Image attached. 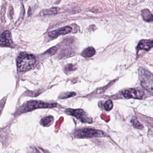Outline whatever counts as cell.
Wrapping results in <instances>:
<instances>
[{
  "label": "cell",
  "instance_id": "1",
  "mask_svg": "<svg viewBox=\"0 0 153 153\" xmlns=\"http://www.w3.org/2000/svg\"><path fill=\"white\" fill-rule=\"evenodd\" d=\"M36 62V59L33 55L28 53H21L17 59L18 69L20 71L29 70L33 68Z\"/></svg>",
  "mask_w": 153,
  "mask_h": 153
},
{
  "label": "cell",
  "instance_id": "2",
  "mask_svg": "<svg viewBox=\"0 0 153 153\" xmlns=\"http://www.w3.org/2000/svg\"><path fill=\"white\" fill-rule=\"evenodd\" d=\"M141 85L143 88L152 94L153 93V76L150 72L142 69L140 71Z\"/></svg>",
  "mask_w": 153,
  "mask_h": 153
},
{
  "label": "cell",
  "instance_id": "3",
  "mask_svg": "<svg viewBox=\"0 0 153 153\" xmlns=\"http://www.w3.org/2000/svg\"><path fill=\"white\" fill-rule=\"evenodd\" d=\"M76 135L78 138H92L102 137L104 133L101 131L94 129L83 128L78 130L76 132Z\"/></svg>",
  "mask_w": 153,
  "mask_h": 153
},
{
  "label": "cell",
  "instance_id": "4",
  "mask_svg": "<svg viewBox=\"0 0 153 153\" xmlns=\"http://www.w3.org/2000/svg\"><path fill=\"white\" fill-rule=\"evenodd\" d=\"M57 104L47 103L41 101H33L26 104L23 110L25 112L29 111L39 108H52L56 107Z\"/></svg>",
  "mask_w": 153,
  "mask_h": 153
},
{
  "label": "cell",
  "instance_id": "5",
  "mask_svg": "<svg viewBox=\"0 0 153 153\" xmlns=\"http://www.w3.org/2000/svg\"><path fill=\"white\" fill-rule=\"evenodd\" d=\"M66 112L70 115H72L77 119H79L84 123L92 122L91 119L89 118L86 114L85 112L81 109H68L66 110Z\"/></svg>",
  "mask_w": 153,
  "mask_h": 153
},
{
  "label": "cell",
  "instance_id": "6",
  "mask_svg": "<svg viewBox=\"0 0 153 153\" xmlns=\"http://www.w3.org/2000/svg\"><path fill=\"white\" fill-rule=\"evenodd\" d=\"M123 94L126 98L141 99L144 96V92L141 89H131L124 91Z\"/></svg>",
  "mask_w": 153,
  "mask_h": 153
},
{
  "label": "cell",
  "instance_id": "7",
  "mask_svg": "<svg viewBox=\"0 0 153 153\" xmlns=\"http://www.w3.org/2000/svg\"><path fill=\"white\" fill-rule=\"evenodd\" d=\"M72 31V28L69 26L64 27L50 32L49 33L50 37L56 38L59 36L64 35L69 33Z\"/></svg>",
  "mask_w": 153,
  "mask_h": 153
},
{
  "label": "cell",
  "instance_id": "8",
  "mask_svg": "<svg viewBox=\"0 0 153 153\" xmlns=\"http://www.w3.org/2000/svg\"><path fill=\"white\" fill-rule=\"evenodd\" d=\"M12 42L11 33L9 31H6L0 35V45L8 46Z\"/></svg>",
  "mask_w": 153,
  "mask_h": 153
},
{
  "label": "cell",
  "instance_id": "9",
  "mask_svg": "<svg viewBox=\"0 0 153 153\" xmlns=\"http://www.w3.org/2000/svg\"><path fill=\"white\" fill-rule=\"evenodd\" d=\"M153 47V41L152 40H141L137 46L138 50H145L149 51Z\"/></svg>",
  "mask_w": 153,
  "mask_h": 153
},
{
  "label": "cell",
  "instance_id": "10",
  "mask_svg": "<svg viewBox=\"0 0 153 153\" xmlns=\"http://www.w3.org/2000/svg\"><path fill=\"white\" fill-rule=\"evenodd\" d=\"M95 49L93 47H90L85 49L81 53V55L85 58H90L95 55Z\"/></svg>",
  "mask_w": 153,
  "mask_h": 153
},
{
  "label": "cell",
  "instance_id": "11",
  "mask_svg": "<svg viewBox=\"0 0 153 153\" xmlns=\"http://www.w3.org/2000/svg\"><path fill=\"white\" fill-rule=\"evenodd\" d=\"M142 16L145 21L148 22L153 21V16L148 9H144L142 11Z\"/></svg>",
  "mask_w": 153,
  "mask_h": 153
},
{
  "label": "cell",
  "instance_id": "12",
  "mask_svg": "<svg viewBox=\"0 0 153 153\" xmlns=\"http://www.w3.org/2000/svg\"><path fill=\"white\" fill-rule=\"evenodd\" d=\"M53 118L52 116H48L43 118L42 120V124L44 126H49L53 122Z\"/></svg>",
  "mask_w": 153,
  "mask_h": 153
},
{
  "label": "cell",
  "instance_id": "13",
  "mask_svg": "<svg viewBox=\"0 0 153 153\" xmlns=\"http://www.w3.org/2000/svg\"><path fill=\"white\" fill-rule=\"evenodd\" d=\"M131 123L132 125L136 128L142 129L143 128V126L138 121L137 118H134L131 120Z\"/></svg>",
  "mask_w": 153,
  "mask_h": 153
},
{
  "label": "cell",
  "instance_id": "14",
  "mask_svg": "<svg viewBox=\"0 0 153 153\" xmlns=\"http://www.w3.org/2000/svg\"><path fill=\"white\" fill-rule=\"evenodd\" d=\"M76 95V93L74 92H67L62 94L59 97L62 99H65L75 96Z\"/></svg>",
  "mask_w": 153,
  "mask_h": 153
},
{
  "label": "cell",
  "instance_id": "15",
  "mask_svg": "<svg viewBox=\"0 0 153 153\" xmlns=\"http://www.w3.org/2000/svg\"><path fill=\"white\" fill-rule=\"evenodd\" d=\"M113 108V103L111 100H108L104 104V108L105 111H110Z\"/></svg>",
  "mask_w": 153,
  "mask_h": 153
},
{
  "label": "cell",
  "instance_id": "16",
  "mask_svg": "<svg viewBox=\"0 0 153 153\" xmlns=\"http://www.w3.org/2000/svg\"><path fill=\"white\" fill-rule=\"evenodd\" d=\"M57 12V9L56 8H53L44 11L43 14L44 15H52V14H56Z\"/></svg>",
  "mask_w": 153,
  "mask_h": 153
},
{
  "label": "cell",
  "instance_id": "17",
  "mask_svg": "<svg viewBox=\"0 0 153 153\" xmlns=\"http://www.w3.org/2000/svg\"><path fill=\"white\" fill-rule=\"evenodd\" d=\"M65 69H66L67 71H71L75 70V68L74 65H72V64H68V65H67V66H66Z\"/></svg>",
  "mask_w": 153,
  "mask_h": 153
}]
</instances>
